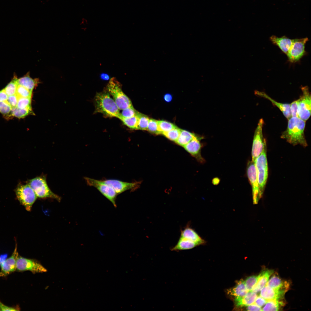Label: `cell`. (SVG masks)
<instances>
[{
    "instance_id": "obj_1",
    "label": "cell",
    "mask_w": 311,
    "mask_h": 311,
    "mask_svg": "<svg viewBox=\"0 0 311 311\" xmlns=\"http://www.w3.org/2000/svg\"><path fill=\"white\" fill-rule=\"evenodd\" d=\"M305 126L306 121L298 117H291L288 120L287 128L281 137L293 145L306 147L308 144L304 135Z\"/></svg>"
},
{
    "instance_id": "obj_2",
    "label": "cell",
    "mask_w": 311,
    "mask_h": 311,
    "mask_svg": "<svg viewBox=\"0 0 311 311\" xmlns=\"http://www.w3.org/2000/svg\"><path fill=\"white\" fill-rule=\"evenodd\" d=\"M109 94L107 90L96 93L94 99V113H100L107 117L119 119L120 109Z\"/></svg>"
},
{
    "instance_id": "obj_3",
    "label": "cell",
    "mask_w": 311,
    "mask_h": 311,
    "mask_svg": "<svg viewBox=\"0 0 311 311\" xmlns=\"http://www.w3.org/2000/svg\"><path fill=\"white\" fill-rule=\"evenodd\" d=\"M266 145L254 163L256 169L261 198L263 194L268 177V166L267 158Z\"/></svg>"
},
{
    "instance_id": "obj_4",
    "label": "cell",
    "mask_w": 311,
    "mask_h": 311,
    "mask_svg": "<svg viewBox=\"0 0 311 311\" xmlns=\"http://www.w3.org/2000/svg\"><path fill=\"white\" fill-rule=\"evenodd\" d=\"M106 90L113 96L120 110H122L132 106L130 99L123 92L121 85L115 78L113 77L110 79Z\"/></svg>"
},
{
    "instance_id": "obj_5",
    "label": "cell",
    "mask_w": 311,
    "mask_h": 311,
    "mask_svg": "<svg viewBox=\"0 0 311 311\" xmlns=\"http://www.w3.org/2000/svg\"><path fill=\"white\" fill-rule=\"evenodd\" d=\"M33 189L37 198H52L60 202L61 198L54 193L47 184L46 177L44 176L34 178L28 184Z\"/></svg>"
},
{
    "instance_id": "obj_6",
    "label": "cell",
    "mask_w": 311,
    "mask_h": 311,
    "mask_svg": "<svg viewBox=\"0 0 311 311\" xmlns=\"http://www.w3.org/2000/svg\"><path fill=\"white\" fill-rule=\"evenodd\" d=\"M17 198L28 211H30L32 206L37 197L35 192L28 184L20 185L16 190Z\"/></svg>"
},
{
    "instance_id": "obj_7",
    "label": "cell",
    "mask_w": 311,
    "mask_h": 311,
    "mask_svg": "<svg viewBox=\"0 0 311 311\" xmlns=\"http://www.w3.org/2000/svg\"><path fill=\"white\" fill-rule=\"evenodd\" d=\"M264 121L260 119L255 130L253 137L252 149V161L254 162L255 159L260 155L266 145L265 139L264 138L263 128Z\"/></svg>"
},
{
    "instance_id": "obj_8",
    "label": "cell",
    "mask_w": 311,
    "mask_h": 311,
    "mask_svg": "<svg viewBox=\"0 0 311 311\" xmlns=\"http://www.w3.org/2000/svg\"><path fill=\"white\" fill-rule=\"evenodd\" d=\"M302 94L298 99V117L306 121L311 115V94L308 86L301 88Z\"/></svg>"
},
{
    "instance_id": "obj_9",
    "label": "cell",
    "mask_w": 311,
    "mask_h": 311,
    "mask_svg": "<svg viewBox=\"0 0 311 311\" xmlns=\"http://www.w3.org/2000/svg\"><path fill=\"white\" fill-rule=\"evenodd\" d=\"M16 270L19 272L29 271L35 274L47 272V270L38 260L18 255L16 261Z\"/></svg>"
},
{
    "instance_id": "obj_10",
    "label": "cell",
    "mask_w": 311,
    "mask_h": 311,
    "mask_svg": "<svg viewBox=\"0 0 311 311\" xmlns=\"http://www.w3.org/2000/svg\"><path fill=\"white\" fill-rule=\"evenodd\" d=\"M85 179L88 185L96 188L104 196L116 207L115 200L117 194L111 187L103 183L101 180L88 177Z\"/></svg>"
},
{
    "instance_id": "obj_11",
    "label": "cell",
    "mask_w": 311,
    "mask_h": 311,
    "mask_svg": "<svg viewBox=\"0 0 311 311\" xmlns=\"http://www.w3.org/2000/svg\"><path fill=\"white\" fill-rule=\"evenodd\" d=\"M308 40L307 37L293 39L292 44L287 54L290 62H297L304 55L305 53V45Z\"/></svg>"
},
{
    "instance_id": "obj_12",
    "label": "cell",
    "mask_w": 311,
    "mask_h": 311,
    "mask_svg": "<svg viewBox=\"0 0 311 311\" xmlns=\"http://www.w3.org/2000/svg\"><path fill=\"white\" fill-rule=\"evenodd\" d=\"M247 174L252 187L253 202L256 204L260 198L256 169L254 162L252 161L247 164Z\"/></svg>"
},
{
    "instance_id": "obj_13",
    "label": "cell",
    "mask_w": 311,
    "mask_h": 311,
    "mask_svg": "<svg viewBox=\"0 0 311 311\" xmlns=\"http://www.w3.org/2000/svg\"><path fill=\"white\" fill-rule=\"evenodd\" d=\"M16 245L11 256L0 263V278L6 276L16 270V261L19 255L17 244Z\"/></svg>"
},
{
    "instance_id": "obj_14",
    "label": "cell",
    "mask_w": 311,
    "mask_h": 311,
    "mask_svg": "<svg viewBox=\"0 0 311 311\" xmlns=\"http://www.w3.org/2000/svg\"><path fill=\"white\" fill-rule=\"evenodd\" d=\"M101 181L113 189L117 195L128 190L135 189L139 184L138 182H128L114 179Z\"/></svg>"
},
{
    "instance_id": "obj_15",
    "label": "cell",
    "mask_w": 311,
    "mask_h": 311,
    "mask_svg": "<svg viewBox=\"0 0 311 311\" xmlns=\"http://www.w3.org/2000/svg\"><path fill=\"white\" fill-rule=\"evenodd\" d=\"M185 149L201 163L204 162L205 160L200 154L201 145L199 139L195 137L183 147Z\"/></svg>"
},
{
    "instance_id": "obj_16",
    "label": "cell",
    "mask_w": 311,
    "mask_h": 311,
    "mask_svg": "<svg viewBox=\"0 0 311 311\" xmlns=\"http://www.w3.org/2000/svg\"><path fill=\"white\" fill-rule=\"evenodd\" d=\"M260 296L267 300L276 299L283 302L284 296L286 292L273 289L266 285L261 290Z\"/></svg>"
},
{
    "instance_id": "obj_17",
    "label": "cell",
    "mask_w": 311,
    "mask_h": 311,
    "mask_svg": "<svg viewBox=\"0 0 311 311\" xmlns=\"http://www.w3.org/2000/svg\"><path fill=\"white\" fill-rule=\"evenodd\" d=\"M255 93L256 95L266 98L270 101L274 105L280 109L283 115L288 120L291 117L290 104L277 102L263 92L256 90L255 91Z\"/></svg>"
},
{
    "instance_id": "obj_18",
    "label": "cell",
    "mask_w": 311,
    "mask_h": 311,
    "mask_svg": "<svg viewBox=\"0 0 311 311\" xmlns=\"http://www.w3.org/2000/svg\"><path fill=\"white\" fill-rule=\"evenodd\" d=\"M270 39L274 44L277 46L286 55L293 41V39L289 38L285 36L279 37L274 35L271 36Z\"/></svg>"
},
{
    "instance_id": "obj_19",
    "label": "cell",
    "mask_w": 311,
    "mask_h": 311,
    "mask_svg": "<svg viewBox=\"0 0 311 311\" xmlns=\"http://www.w3.org/2000/svg\"><path fill=\"white\" fill-rule=\"evenodd\" d=\"M180 237L196 242L199 245L204 244L206 242L195 231L189 226L181 230Z\"/></svg>"
},
{
    "instance_id": "obj_20",
    "label": "cell",
    "mask_w": 311,
    "mask_h": 311,
    "mask_svg": "<svg viewBox=\"0 0 311 311\" xmlns=\"http://www.w3.org/2000/svg\"><path fill=\"white\" fill-rule=\"evenodd\" d=\"M266 285L274 289L282 290L287 291L289 288V284L287 281H283L276 274H274L269 280Z\"/></svg>"
},
{
    "instance_id": "obj_21",
    "label": "cell",
    "mask_w": 311,
    "mask_h": 311,
    "mask_svg": "<svg viewBox=\"0 0 311 311\" xmlns=\"http://www.w3.org/2000/svg\"><path fill=\"white\" fill-rule=\"evenodd\" d=\"M18 85H21L32 92L37 87L40 83V81L38 78L33 79L31 78L29 72L23 77L18 79Z\"/></svg>"
},
{
    "instance_id": "obj_22",
    "label": "cell",
    "mask_w": 311,
    "mask_h": 311,
    "mask_svg": "<svg viewBox=\"0 0 311 311\" xmlns=\"http://www.w3.org/2000/svg\"><path fill=\"white\" fill-rule=\"evenodd\" d=\"M274 271L270 270H263L258 275L257 282L252 291L255 293L260 291L266 285L270 276L273 273Z\"/></svg>"
},
{
    "instance_id": "obj_23",
    "label": "cell",
    "mask_w": 311,
    "mask_h": 311,
    "mask_svg": "<svg viewBox=\"0 0 311 311\" xmlns=\"http://www.w3.org/2000/svg\"><path fill=\"white\" fill-rule=\"evenodd\" d=\"M257 297L256 293L252 291H249L242 297H236L234 300L237 307L246 306L253 304Z\"/></svg>"
},
{
    "instance_id": "obj_24",
    "label": "cell",
    "mask_w": 311,
    "mask_h": 311,
    "mask_svg": "<svg viewBox=\"0 0 311 311\" xmlns=\"http://www.w3.org/2000/svg\"><path fill=\"white\" fill-rule=\"evenodd\" d=\"M227 291L229 294L235 297H242L249 292L246 288L244 281L243 279L237 281L235 286Z\"/></svg>"
},
{
    "instance_id": "obj_25",
    "label": "cell",
    "mask_w": 311,
    "mask_h": 311,
    "mask_svg": "<svg viewBox=\"0 0 311 311\" xmlns=\"http://www.w3.org/2000/svg\"><path fill=\"white\" fill-rule=\"evenodd\" d=\"M198 245L199 244L196 242L180 237L177 243L171 249V250L177 251L189 250Z\"/></svg>"
},
{
    "instance_id": "obj_26",
    "label": "cell",
    "mask_w": 311,
    "mask_h": 311,
    "mask_svg": "<svg viewBox=\"0 0 311 311\" xmlns=\"http://www.w3.org/2000/svg\"><path fill=\"white\" fill-rule=\"evenodd\" d=\"M196 136L194 134L181 129L179 136L175 142L183 147Z\"/></svg>"
},
{
    "instance_id": "obj_27",
    "label": "cell",
    "mask_w": 311,
    "mask_h": 311,
    "mask_svg": "<svg viewBox=\"0 0 311 311\" xmlns=\"http://www.w3.org/2000/svg\"><path fill=\"white\" fill-rule=\"evenodd\" d=\"M11 114L12 117L14 116L18 118L25 117L28 115H34L32 108L19 109L17 107L12 108Z\"/></svg>"
},
{
    "instance_id": "obj_28",
    "label": "cell",
    "mask_w": 311,
    "mask_h": 311,
    "mask_svg": "<svg viewBox=\"0 0 311 311\" xmlns=\"http://www.w3.org/2000/svg\"><path fill=\"white\" fill-rule=\"evenodd\" d=\"M126 126L131 129L138 130V118L137 115L129 118L120 117L119 118Z\"/></svg>"
},
{
    "instance_id": "obj_29",
    "label": "cell",
    "mask_w": 311,
    "mask_h": 311,
    "mask_svg": "<svg viewBox=\"0 0 311 311\" xmlns=\"http://www.w3.org/2000/svg\"><path fill=\"white\" fill-rule=\"evenodd\" d=\"M266 304L263 308V311H278L280 306L284 304L283 302L279 301L276 299L268 300L267 301Z\"/></svg>"
},
{
    "instance_id": "obj_30",
    "label": "cell",
    "mask_w": 311,
    "mask_h": 311,
    "mask_svg": "<svg viewBox=\"0 0 311 311\" xmlns=\"http://www.w3.org/2000/svg\"><path fill=\"white\" fill-rule=\"evenodd\" d=\"M18 80L17 76L14 75L11 81L4 89L8 96L16 94L18 85Z\"/></svg>"
},
{
    "instance_id": "obj_31",
    "label": "cell",
    "mask_w": 311,
    "mask_h": 311,
    "mask_svg": "<svg viewBox=\"0 0 311 311\" xmlns=\"http://www.w3.org/2000/svg\"><path fill=\"white\" fill-rule=\"evenodd\" d=\"M158 129L160 134L168 132L176 128L173 124L164 120L158 121Z\"/></svg>"
},
{
    "instance_id": "obj_32",
    "label": "cell",
    "mask_w": 311,
    "mask_h": 311,
    "mask_svg": "<svg viewBox=\"0 0 311 311\" xmlns=\"http://www.w3.org/2000/svg\"><path fill=\"white\" fill-rule=\"evenodd\" d=\"M138 130H147L149 121V117L146 115L138 112Z\"/></svg>"
},
{
    "instance_id": "obj_33",
    "label": "cell",
    "mask_w": 311,
    "mask_h": 311,
    "mask_svg": "<svg viewBox=\"0 0 311 311\" xmlns=\"http://www.w3.org/2000/svg\"><path fill=\"white\" fill-rule=\"evenodd\" d=\"M12 108L7 101H0V113L5 117H12L11 112Z\"/></svg>"
},
{
    "instance_id": "obj_34",
    "label": "cell",
    "mask_w": 311,
    "mask_h": 311,
    "mask_svg": "<svg viewBox=\"0 0 311 311\" xmlns=\"http://www.w3.org/2000/svg\"><path fill=\"white\" fill-rule=\"evenodd\" d=\"M16 94L18 98H31L32 92L24 87L18 85L17 86Z\"/></svg>"
},
{
    "instance_id": "obj_35",
    "label": "cell",
    "mask_w": 311,
    "mask_h": 311,
    "mask_svg": "<svg viewBox=\"0 0 311 311\" xmlns=\"http://www.w3.org/2000/svg\"><path fill=\"white\" fill-rule=\"evenodd\" d=\"M181 129L177 127L162 134L170 140L175 142L178 139L181 132Z\"/></svg>"
},
{
    "instance_id": "obj_36",
    "label": "cell",
    "mask_w": 311,
    "mask_h": 311,
    "mask_svg": "<svg viewBox=\"0 0 311 311\" xmlns=\"http://www.w3.org/2000/svg\"><path fill=\"white\" fill-rule=\"evenodd\" d=\"M258 279V276L253 275L248 277L244 281L245 285L247 290L252 291L257 283Z\"/></svg>"
},
{
    "instance_id": "obj_37",
    "label": "cell",
    "mask_w": 311,
    "mask_h": 311,
    "mask_svg": "<svg viewBox=\"0 0 311 311\" xmlns=\"http://www.w3.org/2000/svg\"><path fill=\"white\" fill-rule=\"evenodd\" d=\"M31 98H18L17 107L19 109L31 108Z\"/></svg>"
},
{
    "instance_id": "obj_38",
    "label": "cell",
    "mask_w": 311,
    "mask_h": 311,
    "mask_svg": "<svg viewBox=\"0 0 311 311\" xmlns=\"http://www.w3.org/2000/svg\"><path fill=\"white\" fill-rule=\"evenodd\" d=\"M138 112L132 106L122 110L120 113V117L124 118L130 117L137 115Z\"/></svg>"
},
{
    "instance_id": "obj_39",
    "label": "cell",
    "mask_w": 311,
    "mask_h": 311,
    "mask_svg": "<svg viewBox=\"0 0 311 311\" xmlns=\"http://www.w3.org/2000/svg\"><path fill=\"white\" fill-rule=\"evenodd\" d=\"M147 130L156 134H160L158 129V121L153 119H149Z\"/></svg>"
},
{
    "instance_id": "obj_40",
    "label": "cell",
    "mask_w": 311,
    "mask_h": 311,
    "mask_svg": "<svg viewBox=\"0 0 311 311\" xmlns=\"http://www.w3.org/2000/svg\"><path fill=\"white\" fill-rule=\"evenodd\" d=\"M298 99L293 101L290 104L291 117H298Z\"/></svg>"
},
{
    "instance_id": "obj_41",
    "label": "cell",
    "mask_w": 311,
    "mask_h": 311,
    "mask_svg": "<svg viewBox=\"0 0 311 311\" xmlns=\"http://www.w3.org/2000/svg\"><path fill=\"white\" fill-rule=\"evenodd\" d=\"M18 99V98L16 94L8 96L7 101L12 108H13L17 107Z\"/></svg>"
},
{
    "instance_id": "obj_42",
    "label": "cell",
    "mask_w": 311,
    "mask_h": 311,
    "mask_svg": "<svg viewBox=\"0 0 311 311\" xmlns=\"http://www.w3.org/2000/svg\"><path fill=\"white\" fill-rule=\"evenodd\" d=\"M20 308L18 306L10 307L7 306L2 303L0 300V311H18Z\"/></svg>"
},
{
    "instance_id": "obj_43",
    "label": "cell",
    "mask_w": 311,
    "mask_h": 311,
    "mask_svg": "<svg viewBox=\"0 0 311 311\" xmlns=\"http://www.w3.org/2000/svg\"><path fill=\"white\" fill-rule=\"evenodd\" d=\"M267 301V300L260 296L257 297L254 302L255 304L261 307L266 304Z\"/></svg>"
},
{
    "instance_id": "obj_44",
    "label": "cell",
    "mask_w": 311,
    "mask_h": 311,
    "mask_svg": "<svg viewBox=\"0 0 311 311\" xmlns=\"http://www.w3.org/2000/svg\"><path fill=\"white\" fill-rule=\"evenodd\" d=\"M246 310L248 311H261L262 310L261 308L255 304L247 306Z\"/></svg>"
},
{
    "instance_id": "obj_45",
    "label": "cell",
    "mask_w": 311,
    "mask_h": 311,
    "mask_svg": "<svg viewBox=\"0 0 311 311\" xmlns=\"http://www.w3.org/2000/svg\"><path fill=\"white\" fill-rule=\"evenodd\" d=\"M8 96L4 89L0 91V101H7Z\"/></svg>"
},
{
    "instance_id": "obj_46",
    "label": "cell",
    "mask_w": 311,
    "mask_h": 311,
    "mask_svg": "<svg viewBox=\"0 0 311 311\" xmlns=\"http://www.w3.org/2000/svg\"><path fill=\"white\" fill-rule=\"evenodd\" d=\"M164 98L166 102H169L171 101L172 96L170 94H166L164 96Z\"/></svg>"
},
{
    "instance_id": "obj_47",
    "label": "cell",
    "mask_w": 311,
    "mask_h": 311,
    "mask_svg": "<svg viewBox=\"0 0 311 311\" xmlns=\"http://www.w3.org/2000/svg\"><path fill=\"white\" fill-rule=\"evenodd\" d=\"M100 77L101 79L104 80H108L110 78L109 75L107 74L104 73H101Z\"/></svg>"
}]
</instances>
